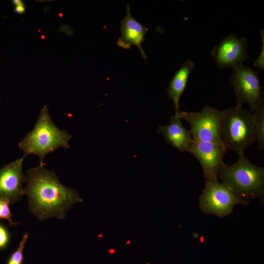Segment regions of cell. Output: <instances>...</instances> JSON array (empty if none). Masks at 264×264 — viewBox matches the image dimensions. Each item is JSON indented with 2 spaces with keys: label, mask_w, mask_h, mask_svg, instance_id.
I'll return each instance as SVG.
<instances>
[{
  "label": "cell",
  "mask_w": 264,
  "mask_h": 264,
  "mask_svg": "<svg viewBox=\"0 0 264 264\" xmlns=\"http://www.w3.org/2000/svg\"><path fill=\"white\" fill-rule=\"evenodd\" d=\"M24 182L29 211L40 221L63 219L74 204L82 201L75 190L64 185L55 173L44 165L27 170Z\"/></svg>",
  "instance_id": "obj_1"
},
{
  "label": "cell",
  "mask_w": 264,
  "mask_h": 264,
  "mask_svg": "<svg viewBox=\"0 0 264 264\" xmlns=\"http://www.w3.org/2000/svg\"><path fill=\"white\" fill-rule=\"evenodd\" d=\"M72 137L67 131L57 127L49 115L47 106L44 105L33 129L19 143L18 147L23 152V157L34 154L39 157V165H44L45 156L59 148H70L69 141Z\"/></svg>",
  "instance_id": "obj_2"
},
{
  "label": "cell",
  "mask_w": 264,
  "mask_h": 264,
  "mask_svg": "<svg viewBox=\"0 0 264 264\" xmlns=\"http://www.w3.org/2000/svg\"><path fill=\"white\" fill-rule=\"evenodd\" d=\"M239 197L264 199V168L254 165L244 155L231 165L221 166L218 176Z\"/></svg>",
  "instance_id": "obj_3"
},
{
  "label": "cell",
  "mask_w": 264,
  "mask_h": 264,
  "mask_svg": "<svg viewBox=\"0 0 264 264\" xmlns=\"http://www.w3.org/2000/svg\"><path fill=\"white\" fill-rule=\"evenodd\" d=\"M224 110L221 139L227 149L244 154L246 148L257 139L255 115L253 112L244 109L242 105Z\"/></svg>",
  "instance_id": "obj_4"
},
{
  "label": "cell",
  "mask_w": 264,
  "mask_h": 264,
  "mask_svg": "<svg viewBox=\"0 0 264 264\" xmlns=\"http://www.w3.org/2000/svg\"><path fill=\"white\" fill-rule=\"evenodd\" d=\"M179 116L189 123L193 139L223 144L221 130L224 110L206 106L197 112L179 111Z\"/></svg>",
  "instance_id": "obj_5"
},
{
  "label": "cell",
  "mask_w": 264,
  "mask_h": 264,
  "mask_svg": "<svg viewBox=\"0 0 264 264\" xmlns=\"http://www.w3.org/2000/svg\"><path fill=\"white\" fill-rule=\"evenodd\" d=\"M238 204L246 205L248 202L237 196L223 182L205 180L199 198V207L203 213L223 218L231 214L233 207Z\"/></svg>",
  "instance_id": "obj_6"
},
{
  "label": "cell",
  "mask_w": 264,
  "mask_h": 264,
  "mask_svg": "<svg viewBox=\"0 0 264 264\" xmlns=\"http://www.w3.org/2000/svg\"><path fill=\"white\" fill-rule=\"evenodd\" d=\"M230 83L237 104H246L252 112L264 106V93L259 75L255 70L243 64L234 67Z\"/></svg>",
  "instance_id": "obj_7"
},
{
  "label": "cell",
  "mask_w": 264,
  "mask_h": 264,
  "mask_svg": "<svg viewBox=\"0 0 264 264\" xmlns=\"http://www.w3.org/2000/svg\"><path fill=\"white\" fill-rule=\"evenodd\" d=\"M226 150L223 144L193 138L187 152L199 161L206 180H218L219 172L224 163L223 158Z\"/></svg>",
  "instance_id": "obj_8"
},
{
  "label": "cell",
  "mask_w": 264,
  "mask_h": 264,
  "mask_svg": "<svg viewBox=\"0 0 264 264\" xmlns=\"http://www.w3.org/2000/svg\"><path fill=\"white\" fill-rule=\"evenodd\" d=\"M248 41L245 37L239 38L230 34L213 48L211 54L220 69L243 64L248 58Z\"/></svg>",
  "instance_id": "obj_9"
},
{
  "label": "cell",
  "mask_w": 264,
  "mask_h": 264,
  "mask_svg": "<svg viewBox=\"0 0 264 264\" xmlns=\"http://www.w3.org/2000/svg\"><path fill=\"white\" fill-rule=\"evenodd\" d=\"M24 157L16 159L0 169V198L7 199L11 203L18 201L25 195L23 187L25 175L22 173Z\"/></svg>",
  "instance_id": "obj_10"
},
{
  "label": "cell",
  "mask_w": 264,
  "mask_h": 264,
  "mask_svg": "<svg viewBox=\"0 0 264 264\" xmlns=\"http://www.w3.org/2000/svg\"><path fill=\"white\" fill-rule=\"evenodd\" d=\"M120 23L121 35L117 45L125 49L134 45L139 49L143 58L147 59V56L141 47V44L148 29L132 17L129 4L126 6V15Z\"/></svg>",
  "instance_id": "obj_11"
},
{
  "label": "cell",
  "mask_w": 264,
  "mask_h": 264,
  "mask_svg": "<svg viewBox=\"0 0 264 264\" xmlns=\"http://www.w3.org/2000/svg\"><path fill=\"white\" fill-rule=\"evenodd\" d=\"M179 112L171 116L170 124L166 126L159 125L158 132H161L166 142L179 152H187L193 140L190 131L182 124Z\"/></svg>",
  "instance_id": "obj_12"
},
{
  "label": "cell",
  "mask_w": 264,
  "mask_h": 264,
  "mask_svg": "<svg viewBox=\"0 0 264 264\" xmlns=\"http://www.w3.org/2000/svg\"><path fill=\"white\" fill-rule=\"evenodd\" d=\"M195 64L191 60H187L177 70L167 88L168 95L173 101L176 112H178L179 102L188 82L189 75L195 68Z\"/></svg>",
  "instance_id": "obj_13"
},
{
  "label": "cell",
  "mask_w": 264,
  "mask_h": 264,
  "mask_svg": "<svg viewBox=\"0 0 264 264\" xmlns=\"http://www.w3.org/2000/svg\"><path fill=\"white\" fill-rule=\"evenodd\" d=\"M255 115L257 139L259 150L264 149V106L253 112Z\"/></svg>",
  "instance_id": "obj_14"
},
{
  "label": "cell",
  "mask_w": 264,
  "mask_h": 264,
  "mask_svg": "<svg viewBox=\"0 0 264 264\" xmlns=\"http://www.w3.org/2000/svg\"><path fill=\"white\" fill-rule=\"evenodd\" d=\"M29 234L25 233L22 237L18 248L12 254L7 264H22L23 259V250L28 239Z\"/></svg>",
  "instance_id": "obj_15"
},
{
  "label": "cell",
  "mask_w": 264,
  "mask_h": 264,
  "mask_svg": "<svg viewBox=\"0 0 264 264\" xmlns=\"http://www.w3.org/2000/svg\"><path fill=\"white\" fill-rule=\"evenodd\" d=\"M10 201L6 198H0V219H4L8 221L12 226L17 225L19 222L13 221L9 205Z\"/></svg>",
  "instance_id": "obj_16"
},
{
  "label": "cell",
  "mask_w": 264,
  "mask_h": 264,
  "mask_svg": "<svg viewBox=\"0 0 264 264\" xmlns=\"http://www.w3.org/2000/svg\"><path fill=\"white\" fill-rule=\"evenodd\" d=\"M10 241V233L8 229L0 223V250L4 249Z\"/></svg>",
  "instance_id": "obj_17"
},
{
  "label": "cell",
  "mask_w": 264,
  "mask_h": 264,
  "mask_svg": "<svg viewBox=\"0 0 264 264\" xmlns=\"http://www.w3.org/2000/svg\"><path fill=\"white\" fill-rule=\"evenodd\" d=\"M261 37L263 43L262 49L258 58L253 63V66L258 68L264 70V30L261 31Z\"/></svg>",
  "instance_id": "obj_18"
},
{
  "label": "cell",
  "mask_w": 264,
  "mask_h": 264,
  "mask_svg": "<svg viewBox=\"0 0 264 264\" xmlns=\"http://www.w3.org/2000/svg\"><path fill=\"white\" fill-rule=\"evenodd\" d=\"M12 1L13 4L15 5L14 11L15 12L20 14L24 13L25 8L22 1L20 0H14Z\"/></svg>",
  "instance_id": "obj_19"
}]
</instances>
